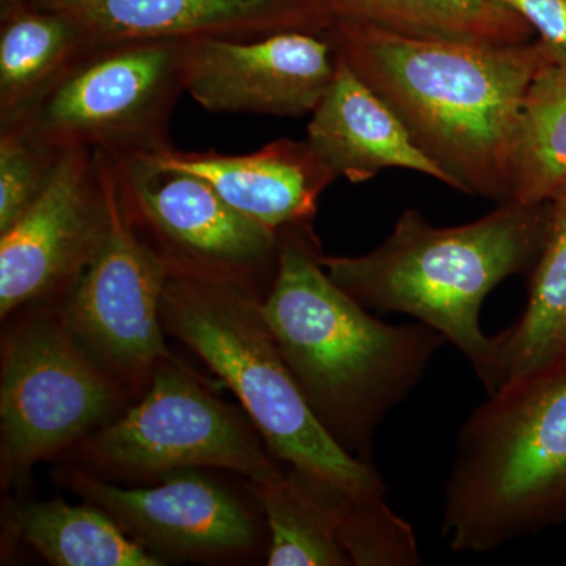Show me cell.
Returning a JSON list of instances; mask_svg holds the SVG:
<instances>
[{"label":"cell","mask_w":566,"mask_h":566,"mask_svg":"<svg viewBox=\"0 0 566 566\" xmlns=\"http://www.w3.org/2000/svg\"><path fill=\"white\" fill-rule=\"evenodd\" d=\"M324 36L335 57L389 104L449 188L512 202L524 99L536 73L556 61L543 41L412 39L342 21Z\"/></svg>","instance_id":"obj_1"},{"label":"cell","mask_w":566,"mask_h":566,"mask_svg":"<svg viewBox=\"0 0 566 566\" xmlns=\"http://www.w3.org/2000/svg\"><path fill=\"white\" fill-rule=\"evenodd\" d=\"M312 223L283 230L262 300L290 374L324 430L374 463L375 436L422 381L444 337L423 323H382L329 277Z\"/></svg>","instance_id":"obj_2"},{"label":"cell","mask_w":566,"mask_h":566,"mask_svg":"<svg viewBox=\"0 0 566 566\" xmlns=\"http://www.w3.org/2000/svg\"><path fill=\"white\" fill-rule=\"evenodd\" d=\"M549 222V202L501 203L474 222L434 227L406 210L374 251L319 256L329 277L368 311L405 314L438 331L486 381L493 337L480 327L488 294L532 271Z\"/></svg>","instance_id":"obj_3"},{"label":"cell","mask_w":566,"mask_h":566,"mask_svg":"<svg viewBox=\"0 0 566 566\" xmlns=\"http://www.w3.org/2000/svg\"><path fill=\"white\" fill-rule=\"evenodd\" d=\"M566 523V356L488 395L457 438L442 536L486 554Z\"/></svg>","instance_id":"obj_4"},{"label":"cell","mask_w":566,"mask_h":566,"mask_svg":"<svg viewBox=\"0 0 566 566\" xmlns=\"http://www.w3.org/2000/svg\"><path fill=\"white\" fill-rule=\"evenodd\" d=\"M262 300L244 283L169 273L164 331L232 389L275 460L346 491L386 497L376 465L345 452L312 412L264 319Z\"/></svg>","instance_id":"obj_5"},{"label":"cell","mask_w":566,"mask_h":566,"mask_svg":"<svg viewBox=\"0 0 566 566\" xmlns=\"http://www.w3.org/2000/svg\"><path fill=\"white\" fill-rule=\"evenodd\" d=\"M129 390L66 323L61 305L13 324L3 337L0 463L3 486L120 416Z\"/></svg>","instance_id":"obj_6"},{"label":"cell","mask_w":566,"mask_h":566,"mask_svg":"<svg viewBox=\"0 0 566 566\" xmlns=\"http://www.w3.org/2000/svg\"><path fill=\"white\" fill-rule=\"evenodd\" d=\"M181 93L185 40L93 44L17 126L61 151L85 148L112 161L159 155L172 148Z\"/></svg>","instance_id":"obj_7"},{"label":"cell","mask_w":566,"mask_h":566,"mask_svg":"<svg viewBox=\"0 0 566 566\" xmlns=\"http://www.w3.org/2000/svg\"><path fill=\"white\" fill-rule=\"evenodd\" d=\"M249 420L170 357L133 408L81 441L82 463L123 479L214 468L259 482L281 469Z\"/></svg>","instance_id":"obj_8"},{"label":"cell","mask_w":566,"mask_h":566,"mask_svg":"<svg viewBox=\"0 0 566 566\" xmlns=\"http://www.w3.org/2000/svg\"><path fill=\"white\" fill-rule=\"evenodd\" d=\"M112 166L123 210L169 273L226 279L255 292L263 279L274 281L281 234L234 210L202 178L147 156Z\"/></svg>","instance_id":"obj_9"},{"label":"cell","mask_w":566,"mask_h":566,"mask_svg":"<svg viewBox=\"0 0 566 566\" xmlns=\"http://www.w3.org/2000/svg\"><path fill=\"white\" fill-rule=\"evenodd\" d=\"M112 226V167L103 153L63 151L50 185L0 233V315L61 301L96 259Z\"/></svg>","instance_id":"obj_10"},{"label":"cell","mask_w":566,"mask_h":566,"mask_svg":"<svg viewBox=\"0 0 566 566\" xmlns=\"http://www.w3.org/2000/svg\"><path fill=\"white\" fill-rule=\"evenodd\" d=\"M111 167L109 237L59 305L82 345L134 392L147 389L153 370L172 357L161 322L169 266L123 210Z\"/></svg>","instance_id":"obj_11"},{"label":"cell","mask_w":566,"mask_h":566,"mask_svg":"<svg viewBox=\"0 0 566 566\" xmlns=\"http://www.w3.org/2000/svg\"><path fill=\"white\" fill-rule=\"evenodd\" d=\"M61 479L161 558L222 560L252 553L264 538L262 524L237 495L193 469L170 472L150 488L109 485L74 465Z\"/></svg>","instance_id":"obj_12"},{"label":"cell","mask_w":566,"mask_h":566,"mask_svg":"<svg viewBox=\"0 0 566 566\" xmlns=\"http://www.w3.org/2000/svg\"><path fill=\"white\" fill-rule=\"evenodd\" d=\"M337 57L324 35L185 40L186 93L210 112L297 118L333 84Z\"/></svg>","instance_id":"obj_13"},{"label":"cell","mask_w":566,"mask_h":566,"mask_svg":"<svg viewBox=\"0 0 566 566\" xmlns=\"http://www.w3.org/2000/svg\"><path fill=\"white\" fill-rule=\"evenodd\" d=\"M65 14L93 44L147 39L251 40L279 32L324 35L322 0H28Z\"/></svg>","instance_id":"obj_14"},{"label":"cell","mask_w":566,"mask_h":566,"mask_svg":"<svg viewBox=\"0 0 566 566\" xmlns=\"http://www.w3.org/2000/svg\"><path fill=\"white\" fill-rule=\"evenodd\" d=\"M147 158L197 175L234 210L277 234L312 223L319 197L338 178L307 140L277 139L245 155L172 147Z\"/></svg>","instance_id":"obj_15"},{"label":"cell","mask_w":566,"mask_h":566,"mask_svg":"<svg viewBox=\"0 0 566 566\" xmlns=\"http://www.w3.org/2000/svg\"><path fill=\"white\" fill-rule=\"evenodd\" d=\"M311 115L305 140L338 178L360 185L382 170L405 169L449 186L389 104L338 59L333 84Z\"/></svg>","instance_id":"obj_16"},{"label":"cell","mask_w":566,"mask_h":566,"mask_svg":"<svg viewBox=\"0 0 566 566\" xmlns=\"http://www.w3.org/2000/svg\"><path fill=\"white\" fill-rule=\"evenodd\" d=\"M92 46L65 14L0 0V129L24 122Z\"/></svg>","instance_id":"obj_17"},{"label":"cell","mask_w":566,"mask_h":566,"mask_svg":"<svg viewBox=\"0 0 566 566\" xmlns=\"http://www.w3.org/2000/svg\"><path fill=\"white\" fill-rule=\"evenodd\" d=\"M566 356V186L549 202L545 244L532 268L524 314L493 337L488 395Z\"/></svg>","instance_id":"obj_18"},{"label":"cell","mask_w":566,"mask_h":566,"mask_svg":"<svg viewBox=\"0 0 566 566\" xmlns=\"http://www.w3.org/2000/svg\"><path fill=\"white\" fill-rule=\"evenodd\" d=\"M334 21L424 40L528 43L532 28L497 0H322Z\"/></svg>","instance_id":"obj_19"},{"label":"cell","mask_w":566,"mask_h":566,"mask_svg":"<svg viewBox=\"0 0 566 566\" xmlns=\"http://www.w3.org/2000/svg\"><path fill=\"white\" fill-rule=\"evenodd\" d=\"M14 528L44 560L57 566H161L164 558L126 534L87 502H29L14 512Z\"/></svg>","instance_id":"obj_20"},{"label":"cell","mask_w":566,"mask_h":566,"mask_svg":"<svg viewBox=\"0 0 566 566\" xmlns=\"http://www.w3.org/2000/svg\"><path fill=\"white\" fill-rule=\"evenodd\" d=\"M268 527L270 566H352L315 479L297 469L249 482Z\"/></svg>","instance_id":"obj_21"},{"label":"cell","mask_w":566,"mask_h":566,"mask_svg":"<svg viewBox=\"0 0 566 566\" xmlns=\"http://www.w3.org/2000/svg\"><path fill=\"white\" fill-rule=\"evenodd\" d=\"M566 186V65L536 73L521 114L513 161L512 202H551Z\"/></svg>","instance_id":"obj_22"},{"label":"cell","mask_w":566,"mask_h":566,"mask_svg":"<svg viewBox=\"0 0 566 566\" xmlns=\"http://www.w3.org/2000/svg\"><path fill=\"white\" fill-rule=\"evenodd\" d=\"M335 535L352 566H419L415 528L382 495L353 493L315 479Z\"/></svg>","instance_id":"obj_23"},{"label":"cell","mask_w":566,"mask_h":566,"mask_svg":"<svg viewBox=\"0 0 566 566\" xmlns=\"http://www.w3.org/2000/svg\"><path fill=\"white\" fill-rule=\"evenodd\" d=\"M62 155L20 126L0 129V233L36 202Z\"/></svg>","instance_id":"obj_24"},{"label":"cell","mask_w":566,"mask_h":566,"mask_svg":"<svg viewBox=\"0 0 566 566\" xmlns=\"http://www.w3.org/2000/svg\"><path fill=\"white\" fill-rule=\"evenodd\" d=\"M542 36L554 59L566 65V0H497Z\"/></svg>","instance_id":"obj_25"}]
</instances>
